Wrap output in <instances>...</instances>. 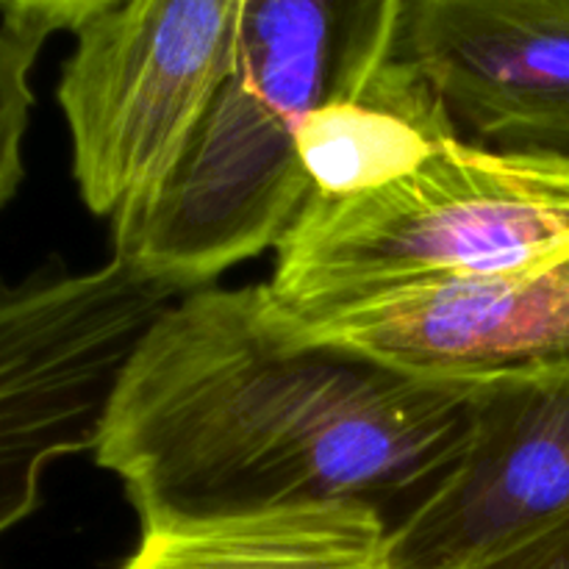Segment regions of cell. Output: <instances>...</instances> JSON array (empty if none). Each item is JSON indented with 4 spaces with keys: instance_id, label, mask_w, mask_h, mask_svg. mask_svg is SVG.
<instances>
[{
    "instance_id": "cell-13",
    "label": "cell",
    "mask_w": 569,
    "mask_h": 569,
    "mask_svg": "<svg viewBox=\"0 0 569 569\" xmlns=\"http://www.w3.org/2000/svg\"><path fill=\"white\" fill-rule=\"evenodd\" d=\"M481 569H569V517Z\"/></svg>"
},
{
    "instance_id": "cell-2",
    "label": "cell",
    "mask_w": 569,
    "mask_h": 569,
    "mask_svg": "<svg viewBox=\"0 0 569 569\" xmlns=\"http://www.w3.org/2000/svg\"><path fill=\"white\" fill-rule=\"evenodd\" d=\"M406 0H242L237 56L167 181L111 220L114 256L194 292L278 248L309 200L298 133L395 59Z\"/></svg>"
},
{
    "instance_id": "cell-4",
    "label": "cell",
    "mask_w": 569,
    "mask_h": 569,
    "mask_svg": "<svg viewBox=\"0 0 569 569\" xmlns=\"http://www.w3.org/2000/svg\"><path fill=\"white\" fill-rule=\"evenodd\" d=\"M242 0H120L61 67L72 178L92 214L142 206L181 161L231 76Z\"/></svg>"
},
{
    "instance_id": "cell-7",
    "label": "cell",
    "mask_w": 569,
    "mask_h": 569,
    "mask_svg": "<svg viewBox=\"0 0 569 569\" xmlns=\"http://www.w3.org/2000/svg\"><path fill=\"white\" fill-rule=\"evenodd\" d=\"M395 61L467 142L569 156V0H406Z\"/></svg>"
},
{
    "instance_id": "cell-1",
    "label": "cell",
    "mask_w": 569,
    "mask_h": 569,
    "mask_svg": "<svg viewBox=\"0 0 569 569\" xmlns=\"http://www.w3.org/2000/svg\"><path fill=\"white\" fill-rule=\"evenodd\" d=\"M470 381H437L283 331L264 283L161 311L122 370L94 459L142 528L365 503L389 528L450 470Z\"/></svg>"
},
{
    "instance_id": "cell-10",
    "label": "cell",
    "mask_w": 569,
    "mask_h": 569,
    "mask_svg": "<svg viewBox=\"0 0 569 569\" xmlns=\"http://www.w3.org/2000/svg\"><path fill=\"white\" fill-rule=\"evenodd\" d=\"M453 139L461 133L442 100L392 59L365 92L309 117L298 159L311 194L353 198L411 176Z\"/></svg>"
},
{
    "instance_id": "cell-5",
    "label": "cell",
    "mask_w": 569,
    "mask_h": 569,
    "mask_svg": "<svg viewBox=\"0 0 569 569\" xmlns=\"http://www.w3.org/2000/svg\"><path fill=\"white\" fill-rule=\"evenodd\" d=\"M176 300L117 256L0 278V537L37 511L56 459L94 450L128 359Z\"/></svg>"
},
{
    "instance_id": "cell-6",
    "label": "cell",
    "mask_w": 569,
    "mask_h": 569,
    "mask_svg": "<svg viewBox=\"0 0 569 569\" xmlns=\"http://www.w3.org/2000/svg\"><path fill=\"white\" fill-rule=\"evenodd\" d=\"M569 517V356L470 378L465 448L389 533L395 569H481Z\"/></svg>"
},
{
    "instance_id": "cell-3",
    "label": "cell",
    "mask_w": 569,
    "mask_h": 569,
    "mask_svg": "<svg viewBox=\"0 0 569 569\" xmlns=\"http://www.w3.org/2000/svg\"><path fill=\"white\" fill-rule=\"evenodd\" d=\"M567 250L569 156L453 139L376 192L309 194L278 242L264 292L278 320H320Z\"/></svg>"
},
{
    "instance_id": "cell-9",
    "label": "cell",
    "mask_w": 569,
    "mask_h": 569,
    "mask_svg": "<svg viewBox=\"0 0 569 569\" xmlns=\"http://www.w3.org/2000/svg\"><path fill=\"white\" fill-rule=\"evenodd\" d=\"M387 517L315 503L142 528L120 569H395Z\"/></svg>"
},
{
    "instance_id": "cell-8",
    "label": "cell",
    "mask_w": 569,
    "mask_h": 569,
    "mask_svg": "<svg viewBox=\"0 0 569 569\" xmlns=\"http://www.w3.org/2000/svg\"><path fill=\"white\" fill-rule=\"evenodd\" d=\"M270 309V306H267ZM287 333L333 342L437 381H470L569 356V250L495 276L392 295Z\"/></svg>"
},
{
    "instance_id": "cell-12",
    "label": "cell",
    "mask_w": 569,
    "mask_h": 569,
    "mask_svg": "<svg viewBox=\"0 0 569 569\" xmlns=\"http://www.w3.org/2000/svg\"><path fill=\"white\" fill-rule=\"evenodd\" d=\"M120 0H0V22L20 37L44 44L59 31L78 33L92 17Z\"/></svg>"
},
{
    "instance_id": "cell-11",
    "label": "cell",
    "mask_w": 569,
    "mask_h": 569,
    "mask_svg": "<svg viewBox=\"0 0 569 569\" xmlns=\"http://www.w3.org/2000/svg\"><path fill=\"white\" fill-rule=\"evenodd\" d=\"M42 44L0 22V211L11 203L26 176L22 144L33 109L31 70Z\"/></svg>"
}]
</instances>
